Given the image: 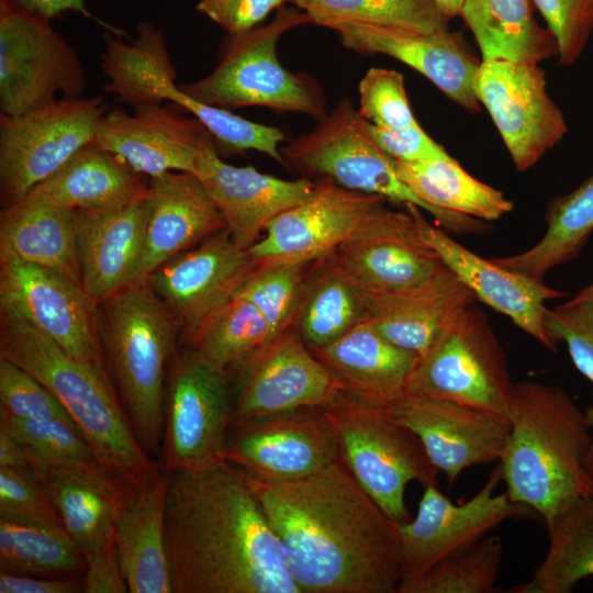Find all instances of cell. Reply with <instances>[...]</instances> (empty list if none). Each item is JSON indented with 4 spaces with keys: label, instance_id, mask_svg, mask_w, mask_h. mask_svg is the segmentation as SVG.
Instances as JSON below:
<instances>
[{
    "label": "cell",
    "instance_id": "obj_39",
    "mask_svg": "<svg viewBox=\"0 0 593 593\" xmlns=\"http://www.w3.org/2000/svg\"><path fill=\"white\" fill-rule=\"evenodd\" d=\"M85 568L83 552L64 527L0 517V571L65 578Z\"/></svg>",
    "mask_w": 593,
    "mask_h": 593
},
{
    "label": "cell",
    "instance_id": "obj_23",
    "mask_svg": "<svg viewBox=\"0 0 593 593\" xmlns=\"http://www.w3.org/2000/svg\"><path fill=\"white\" fill-rule=\"evenodd\" d=\"M342 44L361 54H383L414 68L465 110L477 113L474 81L481 61L458 32L424 34L357 22L331 25Z\"/></svg>",
    "mask_w": 593,
    "mask_h": 593
},
{
    "label": "cell",
    "instance_id": "obj_4",
    "mask_svg": "<svg viewBox=\"0 0 593 593\" xmlns=\"http://www.w3.org/2000/svg\"><path fill=\"white\" fill-rule=\"evenodd\" d=\"M0 311V358L24 368L56 395L99 462L135 486L157 475L105 366L70 356L22 316Z\"/></svg>",
    "mask_w": 593,
    "mask_h": 593
},
{
    "label": "cell",
    "instance_id": "obj_47",
    "mask_svg": "<svg viewBox=\"0 0 593 593\" xmlns=\"http://www.w3.org/2000/svg\"><path fill=\"white\" fill-rule=\"evenodd\" d=\"M0 411L23 419L74 423L56 395L31 372L0 358ZM75 424V423H74Z\"/></svg>",
    "mask_w": 593,
    "mask_h": 593
},
{
    "label": "cell",
    "instance_id": "obj_29",
    "mask_svg": "<svg viewBox=\"0 0 593 593\" xmlns=\"http://www.w3.org/2000/svg\"><path fill=\"white\" fill-rule=\"evenodd\" d=\"M311 351L346 392L380 409L407 394L418 358L388 340L368 318L335 342Z\"/></svg>",
    "mask_w": 593,
    "mask_h": 593
},
{
    "label": "cell",
    "instance_id": "obj_21",
    "mask_svg": "<svg viewBox=\"0 0 593 593\" xmlns=\"http://www.w3.org/2000/svg\"><path fill=\"white\" fill-rule=\"evenodd\" d=\"M313 194L276 215L249 249L258 264H309L333 253L385 199L327 179Z\"/></svg>",
    "mask_w": 593,
    "mask_h": 593
},
{
    "label": "cell",
    "instance_id": "obj_19",
    "mask_svg": "<svg viewBox=\"0 0 593 593\" xmlns=\"http://www.w3.org/2000/svg\"><path fill=\"white\" fill-rule=\"evenodd\" d=\"M413 430L449 485L470 467L500 461L511 430L506 416L414 394L383 409Z\"/></svg>",
    "mask_w": 593,
    "mask_h": 593
},
{
    "label": "cell",
    "instance_id": "obj_37",
    "mask_svg": "<svg viewBox=\"0 0 593 593\" xmlns=\"http://www.w3.org/2000/svg\"><path fill=\"white\" fill-rule=\"evenodd\" d=\"M398 176L429 205L493 221L513 209L504 194L469 175L452 157L419 161L395 159Z\"/></svg>",
    "mask_w": 593,
    "mask_h": 593
},
{
    "label": "cell",
    "instance_id": "obj_11",
    "mask_svg": "<svg viewBox=\"0 0 593 593\" xmlns=\"http://www.w3.org/2000/svg\"><path fill=\"white\" fill-rule=\"evenodd\" d=\"M86 75L75 48L47 22L0 2V112L18 116L64 98H80Z\"/></svg>",
    "mask_w": 593,
    "mask_h": 593
},
{
    "label": "cell",
    "instance_id": "obj_18",
    "mask_svg": "<svg viewBox=\"0 0 593 593\" xmlns=\"http://www.w3.org/2000/svg\"><path fill=\"white\" fill-rule=\"evenodd\" d=\"M240 371L244 379L233 405L231 427L288 411L324 409L346 392L304 344L294 325Z\"/></svg>",
    "mask_w": 593,
    "mask_h": 593
},
{
    "label": "cell",
    "instance_id": "obj_27",
    "mask_svg": "<svg viewBox=\"0 0 593 593\" xmlns=\"http://www.w3.org/2000/svg\"><path fill=\"white\" fill-rule=\"evenodd\" d=\"M146 195L125 206L76 211L81 283L99 304L143 279Z\"/></svg>",
    "mask_w": 593,
    "mask_h": 593
},
{
    "label": "cell",
    "instance_id": "obj_30",
    "mask_svg": "<svg viewBox=\"0 0 593 593\" xmlns=\"http://www.w3.org/2000/svg\"><path fill=\"white\" fill-rule=\"evenodd\" d=\"M169 478L131 485L116 514L115 547L131 593H172L165 540Z\"/></svg>",
    "mask_w": 593,
    "mask_h": 593
},
{
    "label": "cell",
    "instance_id": "obj_10",
    "mask_svg": "<svg viewBox=\"0 0 593 593\" xmlns=\"http://www.w3.org/2000/svg\"><path fill=\"white\" fill-rule=\"evenodd\" d=\"M103 97L60 98L18 116L0 115V193L8 206L94 141Z\"/></svg>",
    "mask_w": 593,
    "mask_h": 593
},
{
    "label": "cell",
    "instance_id": "obj_54",
    "mask_svg": "<svg viewBox=\"0 0 593 593\" xmlns=\"http://www.w3.org/2000/svg\"><path fill=\"white\" fill-rule=\"evenodd\" d=\"M18 8L41 16L51 19L65 11H75L82 15L90 16L91 14L86 9L85 0H9Z\"/></svg>",
    "mask_w": 593,
    "mask_h": 593
},
{
    "label": "cell",
    "instance_id": "obj_24",
    "mask_svg": "<svg viewBox=\"0 0 593 593\" xmlns=\"http://www.w3.org/2000/svg\"><path fill=\"white\" fill-rule=\"evenodd\" d=\"M414 216L421 236L444 264L474 294L496 312L504 314L549 350L556 345L547 335L544 318L546 302L563 295L538 280L484 259L460 245L444 230L433 225L414 204H405Z\"/></svg>",
    "mask_w": 593,
    "mask_h": 593
},
{
    "label": "cell",
    "instance_id": "obj_25",
    "mask_svg": "<svg viewBox=\"0 0 593 593\" xmlns=\"http://www.w3.org/2000/svg\"><path fill=\"white\" fill-rule=\"evenodd\" d=\"M216 145L212 143L202 150L197 176L220 210L233 240L249 249L276 215L310 198L316 182L305 177L281 179L253 166H232L221 159Z\"/></svg>",
    "mask_w": 593,
    "mask_h": 593
},
{
    "label": "cell",
    "instance_id": "obj_15",
    "mask_svg": "<svg viewBox=\"0 0 593 593\" xmlns=\"http://www.w3.org/2000/svg\"><path fill=\"white\" fill-rule=\"evenodd\" d=\"M474 90L518 171L535 166L566 135L562 111L550 98L538 65L482 60Z\"/></svg>",
    "mask_w": 593,
    "mask_h": 593
},
{
    "label": "cell",
    "instance_id": "obj_50",
    "mask_svg": "<svg viewBox=\"0 0 593 593\" xmlns=\"http://www.w3.org/2000/svg\"><path fill=\"white\" fill-rule=\"evenodd\" d=\"M291 0H200L197 10L228 34L254 29L275 9Z\"/></svg>",
    "mask_w": 593,
    "mask_h": 593
},
{
    "label": "cell",
    "instance_id": "obj_40",
    "mask_svg": "<svg viewBox=\"0 0 593 593\" xmlns=\"http://www.w3.org/2000/svg\"><path fill=\"white\" fill-rule=\"evenodd\" d=\"M313 23L329 27L357 22L433 34L449 30L448 18L434 0H291Z\"/></svg>",
    "mask_w": 593,
    "mask_h": 593
},
{
    "label": "cell",
    "instance_id": "obj_5",
    "mask_svg": "<svg viewBox=\"0 0 593 593\" xmlns=\"http://www.w3.org/2000/svg\"><path fill=\"white\" fill-rule=\"evenodd\" d=\"M99 327L104 358L134 432L148 454L156 452L177 324L145 278L99 303Z\"/></svg>",
    "mask_w": 593,
    "mask_h": 593
},
{
    "label": "cell",
    "instance_id": "obj_36",
    "mask_svg": "<svg viewBox=\"0 0 593 593\" xmlns=\"http://www.w3.org/2000/svg\"><path fill=\"white\" fill-rule=\"evenodd\" d=\"M548 548L533 578L514 593H569L593 575V496L578 499L546 525Z\"/></svg>",
    "mask_w": 593,
    "mask_h": 593
},
{
    "label": "cell",
    "instance_id": "obj_51",
    "mask_svg": "<svg viewBox=\"0 0 593 593\" xmlns=\"http://www.w3.org/2000/svg\"><path fill=\"white\" fill-rule=\"evenodd\" d=\"M368 131L377 145L396 160L419 161L450 157L419 124L405 128H389L368 122Z\"/></svg>",
    "mask_w": 593,
    "mask_h": 593
},
{
    "label": "cell",
    "instance_id": "obj_56",
    "mask_svg": "<svg viewBox=\"0 0 593 593\" xmlns=\"http://www.w3.org/2000/svg\"><path fill=\"white\" fill-rule=\"evenodd\" d=\"M440 12L448 19L460 15L465 0H434Z\"/></svg>",
    "mask_w": 593,
    "mask_h": 593
},
{
    "label": "cell",
    "instance_id": "obj_2",
    "mask_svg": "<svg viewBox=\"0 0 593 593\" xmlns=\"http://www.w3.org/2000/svg\"><path fill=\"white\" fill-rule=\"evenodd\" d=\"M165 540L172 593H301L244 471L226 461L172 472Z\"/></svg>",
    "mask_w": 593,
    "mask_h": 593
},
{
    "label": "cell",
    "instance_id": "obj_26",
    "mask_svg": "<svg viewBox=\"0 0 593 593\" xmlns=\"http://www.w3.org/2000/svg\"><path fill=\"white\" fill-rule=\"evenodd\" d=\"M146 205L143 279L226 227L205 186L191 172L169 171L150 178Z\"/></svg>",
    "mask_w": 593,
    "mask_h": 593
},
{
    "label": "cell",
    "instance_id": "obj_43",
    "mask_svg": "<svg viewBox=\"0 0 593 593\" xmlns=\"http://www.w3.org/2000/svg\"><path fill=\"white\" fill-rule=\"evenodd\" d=\"M0 429L25 451L31 470L101 465L76 426L64 419H23L0 411Z\"/></svg>",
    "mask_w": 593,
    "mask_h": 593
},
{
    "label": "cell",
    "instance_id": "obj_14",
    "mask_svg": "<svg viewBox=\"0 0 593 593\" xmlns=\"http://www.w3.org/2000/svg\"><path fill=\"white\" fill-rule=\"evenodd\" d=\"M0 310L22 316L70 356L105 366L99 304L82 284L41 266L0 255Z\"/></svg>",
    "mask_w": 593,
    "mask_h": 593
},
{
    "label": "cell",
    "instance_id": "obj_53",
    "mask_svg": "<svg viewBox=\"0 0 593 593\" xmlns=\"http://www.w3.org/2000/svg\"><path fill=\"white\" fill-rule=\"evenodd\" d=\"M82 577L42 578L0 571V593H79Z\"/></svg>",
    "mask_w": 593,
    "mask_h": 593
},
{
    "label": "cell",
    "instance_id": "obj_35",
    "mask_svg": "<svg viewBox=\"0 0 593 593\" xmlns=\"http://www.w3.org/2000/svg\"><path fill=\"white\" fill-rule=\"evenodd\" d=\"M460 16L482 60L538 65L559 56L556 37L536 21L530 0H465Z\"/></svg>",
    "mask_w": 593,
    "mask_h": 593
},
{
    "label": "cell",
    "instance_id": "obj_52",
    "mask_svg": "<svg viewBox=\"0 0 593 593\" xmlns=\"http://www.w3.org/2000/svg\"><path fill=\"white\" fill-rule=\"evenodd\" d=\"M85 560L86 568L82 574L83 592H128L115 542L101 550L85 555Z\"/></svg>",
    "mask_w": 593,
    "mask_h": 593
},
{
    "label": "cell",
    "instance_id": "obj_22",
    "mask_svg": "<svg viewBox=\"0 0 593 593\" xmlns=\"http://www.w3.org/2000/svg\"><path fill=\"white\" fill-rule=\"evenodd\" d=\"M113 109L101 118L94 143L116 155L135 172L150 178L169 171L197 175L202 150L216 143L208 128L180 109L160 103Z\"/></svg>",
    "mask_w": 593,
    "mask_h": 593
},
{
    "label": "cell",
    "instance_id": "obj_34",
    "mask_svg": "<svg viewBox=\"0 0 593 593\" xmlns=\"http://www.w3.org/2000/svg\"><path fill=\"white\" fill-rule=\"evenodd\" d=\"M367 318L363 288L333 253L306 265L294 327L310 349L335 342Z\"/></svg>",
    "mask_w": 593,
    "mask_h": 593
},
{
    "label": "cell",
    "instance_id": "obj_32",
    "mask_svg": "<svg viewBox=\"0 0 593 593\" xmlns=\"http://www.w3.org/2000/svg\"><path fill=\"white\" fill-rule=\"evenodd\" d=\"M0 255L41 266L82 284L76 211L30 191L1 212Z\"/></svg>",
    "mask_w": 593,
    "mask_h": 593
},
{
    "label": "cell",
    "instance_id": "obj_45",
    "mask_svg": "<svg viewBox=\"0 0 593 593\" xmlns=\"http://www.w3.org/2000/svg\"><path fill=\"white\" fill-rule=\"evenodd\" d=\"M358 91V111L369 123L389 128L418 125L401 72L388 68H370L359 81Z\"/></svg>",
    "mask_w": 593,
    "mask_h": 593
},
{
    "label": "cell",
    "instance_id": "obj_16",
    "mask_svg": "<svg viewBox=\"0 0 593 593\" xmlns=\"http://www.w3.org/2000/svg\"><path fill=\"white\" fill-rule=\"evenodd\" d=\"M500 465L468 501L455 504L438 485L424 486L416 516L401 523L402 581L413 579L445 558L478 542L506 519L525 515L527 506L495 493Z\"/></svg>",
    "mask_w": 593,
    "mask_h": 593
},
{
    "label": "cell",
    "instance_id": "obj_20",
    "mask_svg": "<svg viewBox=\"0 0 593 593\" xmlns=\"http://www.w3.org/2000/svg\"><path fill=\"white\" fill-rule=\"evenodd\" d=\"M333 254L369 291L416 287L448 268L421 236L412 213L390 209L384 201Z\"/></svg>",
    "mask_w": 593,
    "mask_h": 593
},
{
    "label": "cell",
    "instance_id": "obj_8",
    "mask_svg": "<svg viewBox=\"0 0 593 593\" xmlns=\"http://www.w3.org/2000/svg\"><path fill=\"white\" fill-rule=\"evenodd\" d=\"M339 455L360 485L399 523L410 521L405 490L410 482L438 485L439 470L417 435L383 409L343 392L324 407Z\"/></svg>",
    "mask_w": 593,
    "mask_h": 593
},
{
    "label": "cell",
    "instance_id": "obj_33",
    "mask_svg": "<svg viewBox=\"0 0 593 593\" xmlns=\"http://www.w3.org/2000/svg\"><path fill=\"white\" fill-rule=\"evenodd\" d=\"M147 189L142 175L91 142L33 191L75 211L103 212L143 199Z\"/></svg>",
    "mask_w": 593,
    "mask_h": 593
},
{
    "label": "cell",
    "instance_id": "obj_49",
    "mask_svg": "<svg viewBox=\"0 0 593 593\" xmlns=\"http://www.w3.org/2000/svg\"><path fill=\"white\" fill-rule=\"evenodd\" d=\"M556 37L559 63L573 64L593 30V0H532Z\"/></svg>",
    "mask_w": 593,
    "mask_h": 593
},
{
    "label": "cell",
    "instance_id": "obj_46",
    "mask_svg": "<svg viewBox=\"0 0 593 593\" xmlns=\"http://www.w3.org/2000/svg\"><path fill=\"white\" fill-rule=\"evenodd\" d=\"M544 325L555 345L567 344L577 369L593 384V295L579 292L553 310L547 307ZM588 414L593 424V402Z\"/></svg>",
    "mask_w": 593,
    "mask_h": 593
},
{
    "label": "cell",
    "instance_id": "obj_3",
    "mask_svg": "<svg viewBox=\"0 0 593 593\" xmlns=\"http://www.w3.org/2000/svg\"><path fill=\"white\" fill-rule=\"evenodd\" d=\"M500 468L506 493L548 525L578 499L593 496V424L561 388L515 383Z\"/></svg>",
    "mask_w": 593,
    "mask_h": 593
},
{
    "label": "cell",
    "instance_id": "obj_57",
    "mask_svg": "<svg viewBox=\"0 0 593 593\" xmlns=\"http://www.w3.org/2000/svg\"><path fill=\"white\" fill-rule=\"evenodd\" d=\"M580 293L585 295H593V283H591L589 287L584 288Z\"/></svg>",
    "mask_w": 593,
    "mask_h": 593
},
{
    "label": "cell",
    "instance_id": "obj_48",
    "mask_svg": "<svg viewBox=\"0 0 593 593\" xmlns=\"http://www.w3.org/2000/svg\"><path fill=\"white\" fill-rule=\"evenodd\" d=\"M0 517L64 527L43 481L30 469L0 468Z\"/></svg>",
    "mask_w": 593,
    "mask_h": 593
},
{
    "label": "cell",
    "instance_id": "obj_42",
    "mask_svg": "<svg viewBox=\"0 0 593 593\" xmlns=\"http://www.w3.org/2000/svg\"><path fill=\"white\" fill-rule=\"evenodd\" d=\"M503 555L501 537L486 535L424 573L400 582L396 593L492 592L501 573Z\"/></svg>",
    "mask_w": 593,
    "mask_h": 593
},
{
    "label": "cell",
    "instance_id": "obj_13",
    "mask_svg": "<svg viewBox=\"0 0 593 593\" xmlns=\"http://www.w3.org/2000/svg\"><path fill=\"white\" fill-rule=\"evenodd\" d=\"M258 262L226 228L171 258L147 278L192 348Z\"/></svg>",
    "mask_w": 593,
    "mask_h": 593
},
{
    "label": "cell",
    "instance_id": "obj_44",
    "mask_svg": "<svg viewBox=\"0 0 593 593\" xmlns=\"http://www.w3.org/2000/svg\"><path fill=\"white\" fill-rule=\"evenodd\" d=\"M307 264H258L235 295L251 302L273 340L295 323Z\"/></svg>",
    "mask_w": 593,
    "mask_h": 593
},
{
    "label": "cell",
    "instance_id": "obj_7",
    "mask_svg": "<svg viewBox=\"0 0 593 593\" xmlns=\"http://www.w3.org/2000/svg\"><path fill=\"white\" fill-rule=\"evenodd\" d=\"M283 165L305 178L327 179L346 189L377 194L385 200L414 204L454 233L483 230L481 220L434 208L417 197L398 176L395 159L382 150L368 131V122L349 98L307 133L280 147Z\"/></svg>",
    "mask_w": 593,
    "mask_h": 593
},
{
    "label": "cell",
    "instance_id": "obj_41",
    "mask_svg": "<svg viewBox=\"0 0 593 593\" xmlns=\"http://www.w3.org/2000/svg\"><path fill=\"white\" fill-rule=\"evenodd\" d=\"M273 342L271 331L248 300L234 295L192 347L217 368L242 369Z\"/></svg>",
    "mask_w": 593,
    "mask_h": 593
},
{
    "label": "cell",
    "instance_id": "obj_6",
    "mask_svg": "<svg viewBox=\"0 0 593 593\" xmlns=\"http://www.w3.org/2000/svg\"><path fill=\"white\" fill-rule=\"evenodd\" d=\"M305 23H313L306 12L279 8L268 24L228 34L220 48L214 70L179 88L202 103L230 111L266 107L322 119L327 112L321 83L312 75L288 70L277 56L281 35Z\"/></svg>",
    "mask_w": 593,
    "mask_h": 593
},
{
    "label": "cell",
    "instance_id": "obj_31",
    "mask_svg": "<svg viewBox=\"0 0 593 593\" xmlns=\"http://www.w3.org/2000/svg\"><path fill=\"white\" fill-rule=\"evenodd\" d=\"M36 473L83 555L115 542L118 510L133 484L102 465L51 467Z\"/></svg>",
    "mask_w": 593,
    "mask_h": 593
},
{
    "label": "cell",
    "instance_id": "obj_55",
    "mask_svg": "<svg viewBox=\"0 0 593 593\" xmlns=\"http://www.w3.org/2000/svg\"><path fill=\"white\" fill-rule=\"evenodd\" d=\"M0 468L30 469L29 458L20 444L0 429Z\"/></svg>",
    "mask_w": 593,
    "mask_h": 593
},
{
    "label": "cell",
    "instance_id": "obj_17",
    "mask_svg": "<svg viewBox=\"0 0 593 593\" xmlns=\"http://www.w3.org/2000/svg\"><path fill=\"white\" fill-rule=\"evenodd\" d=\"M230 430L223 460L268 481L305 478L340 456L322 407L268 415Z\"/></svg>",
    "mask_w": 593,
    "mask_h": 593
},
{
    "label": "cell",
    "instance_id": "obj_9",
    "mask_svg": "<svg viewBox=\"0 0 593 593\" xmlns=\"http://www.w3.org/2000/svg\"><path fill=\"white\" fill-rule=\"evenodd\" d=\"M515 383L485 314L468 305L417 361L407 394L448 400L508 417Z\"/></svg>",
    "mask_w": 593,
    "mask_h": 593
},
{
    "label": "cell",
    "instance_id": "obj_38",
    "mask_svg": "<svg viewBox=\"0 0 593 593\" xmlns=\"http://www.w3.org/2000/svg\"><path fill=\"white\" fill-rule=\"evenodd\" d=\"M547 230L529 249L494 261L500 266L542 280L553 267L573 259L593 231V176L572 192L551 201Z\"/></svg>",
    "mask_w": 593,
    "mask_h": 593
},
{
    "label": "cell",
    "instance_id": "obj_28",
    "mask_svg": "<svg viewBox=\"0 0 593 593\" xmlns=\"http://www.w3.org/2000/svg\"><path fill=\"white\" fill-rule=\"evenodd\" d=\"M365 296L368 320L373 326L388 340L418 357L475 301L472 291L449 268L419 286L393 291L365 290Z\"/></svg>",
    "mask_w": 593,
    "mask_h": 593
},
{
    "label": "cell",
    "instance_id": "obj_12",
    "mask_svg": "<svg viewBox=\"0 0 593 593\" xmlns=\"http://www.w3.org/2000/svg\"><path fill=\"white\" fill-rule=\"evenodd\" d=\"M169 365L163 458L175 471H194L223 460L233 404L228 372L190 348Z\"/></svg>",
    "mask_w": 593,
    "mask_h": 593
},
{
    "label": "cell",
    "instance_id": "obj_1",
    "mask_svg": "<svg viewBox=\"0 0 593 593\" xmlns=\"http://www.w3.org/2000/svg\"><path fill=\"white\" fill-rule=\"evenodd\" d=\"M243 471L301 593H396L401 523L369 495L340 456L293 481Z\"/></svg>",
    "mask_w": 593,
    "mask_h": 593
}]
</instances>
